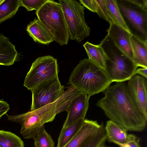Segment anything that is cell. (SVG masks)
<instances>
[{
	"label": "cell",
	"mask_w": 147,
	"mask_h": 147,
	"mask_svg": "<svg viewBox=\"0 0 147 147\" xmlns=\"http://www.w3.org/2000/svg\"><path fill=\"white\" fill-rule=\"evenodd\" d=\"M105 96L96 105L105 115L127 131H141L145 128L146 118L138 110L131 99L124 82H116L104 91Z\"/></svg>",
	"instance_id": "cell-1"
},
{
	"label": "cell",
	"mask_w": 147,
	"mask_h": 147,
	"mask_svg": "<svg viewBox=\"0 0 147 147\" xmlns=\"http://www.w3.org/2000/svg\"><path fill=\"white\" fill-rule=\"evenodd\" d=\"M78 92L71 85L67 87L63 94L53 103L24 113L7 115V117L9 121L21 124L20 134L24 138L34 139L45 123L52 121L56 115L66 111Z\"/></svg>",
	"instance_id": "cell-2"
},
{
	"label": "cell",
	"mask_w": 147,
	"mask_h": 147,
	"mask_svg": "<svg viewBox=\"0 0 147 147\" xmlns=\"http://www.w3.org/2000/svg\"><path fill=\"white\" fill-rule=\"evenodd\" d=\"M112 83L105 70L88 59H84L74 68L68 84L90 97L104 92Z\"/></svg>",
	"instance_id": "cell-3"
},
{
	"label": "cell",
	"mask_w": 147,
	"mask_h": 147,
	"mask_svg": "<svg viewBox=\"0 0 147 147\" xmlns=\"http://www.w3.org/2000/svg\"><path fill=\"white\" fill-rule=\"evenodd\" d=\"M100 44L109 58L105 71L112 82H124L135 75L138 67L114 45L107 36Z\"/></svg>",
	"instance_id": "cell-4"
},
{
	"label": "cell",
	"mask_w": 147,
	"mask_h": 147,
	"mask_svg": "<svg viewBox=\"0 0 147 147\" xmlns=\"http://www.w3.org/2000/svg\"><path fill=\"white\" fill-rule=\"evenodd\" d=\"M36 14L38 18L53 36L54 40L61 46L67 45L69 36L67 24L60 4L48 0Z\"/></svg>",
	"instance_id": "cell-5"
},
{
	"label": "cell",
	"mask_w": 147,
	"mask_h": 147,
	"mask_svg": "<svg viewBox=\"0 0 147 147\" xmlns=\"http://www.w3.org/2000/svg\"><path fill=\"white\" fill-rule=\"evenodd\" d=\"M58 1L66 22L69 38L80 42L89 36L90 32V28L85 19V7L76 0Z\"/></svg>",
	"instance_id": "cell-6"
},
{
	"label": "cell",
	"mask_w": 147,
	"mask_h": 147,
	"mask_svg": "<svg viewBox=\"0 0 147 147\" xmlns=\"http://www.w3.org/2000/svg\"><path fill=\"white\" fill-rule=\"evenodd\" d=\"M56 59L50 55L40 57L32 63L24 79V86L30 90L37 86L58 76Z\"/></svg>",
	"instance_id": "cell-7"
},
{
	"label": "cell",
	"mask_w": 147,
	"mask_h": 147,
	"mask_svg": "<svg viewBox=\"0 0 147 147\" xmlns=\"http://www.w3.org/2000/svg\"><path fill=\"white\" fill-rule=\"evenodd\" d=\"M31 91L32 94L31 111L54 102L65 91L58 76L42 83Z\"/></svg>",
	"instance_id": "cell-8"
},
{
	"label": "cell",
	"mask_w": 147,
	"mask_h": 147,
	"mask_svg": "<svg viewBox=\"0 0 147 147\" xmlns=\"http://www.w3.org/2000/svg\"><path fill=\"white\" fill-rule=\"evenodd\" d=\"M118 5L122 15L131 25L147 39V10L141 9L127 0L121 1Z\"/></svg>",
	"instance_id": "cell-9"
},
{
	"label": "cell",
	"mask_w": 147,
	"mask_h": 147,
	"mask_svg": "<svg viewBox=\"0 0 147 147\" xmlns=\"http://www.w3.org/2000/svg\"><path fill=\"white\" fill-rule=\"evenodd\" d=\"M126 84L128 93L134 104L147 118V78L135 74Z\"/></svg>",
	"instance_id": "cell-10"
},
{
	"label": "cell",
	"mask_w": 147,
	"mask_h": 147,
	"mask_svg": "<svg viewBox=\"0 0 147 147\" xmlns=\"http://www.w3.org/2000/svg\"><path fill=\"white\" fill-rule=\"evenodd\" d=\"M90 97L85 93L78 92L67 108V116L62 128L69 126L80 119H84Z\"/></svg>",
	"instance_id": "cell-11"
},
{
	"label": "cell",
	"mask_w": 147,
	"mask_h": 147,
	"mask_svg": "<svg viewBox=\"0 0 147 147\" xmlns=\"http://www.w3.org/2000/svg\"><path fill=\"white\" fill-rule=\"evenodd\" d=\"M107 36L114 45L124 54L132 61V53L130 38L132 34L114 23L110 24Z\"/></svg>",
	"instance_id": "cell-12"
},
{
	"label": "cell",
	"mask_w": 147,
	"mask_h": 147,
	"mask_svg": "<svg viewBox=\"0 0 147 147\" xmlns=\"http://www.w3.org/2000/svg\"><path fill=\"white\" fill-rule=\"evenodd\" d=\"M100 126L96 121L84 119L80 129L64 147H83L96 135Z\"/></svg>",
	"instance_id": "cell-13"
},
{
	"label": "cell",
	"mask_w": 147,
	"mask_h": 147,
	"mask_svg": "<svg viewBox=\"0 0 147 147\" xmlns=\"http://www.w3.org/2000/svg\"><path fill=\"white\" fill-rule=\"evenodd\" d=\"M132 60L138 67L147 68V39L132 34L130 38Z\"/></svg>",
	"instance_id": "cell-14"
},
{
	"label": "cell",
	"mask_w": 147,
	"mask_h": 147,
	"mask_svg": "<svg viewBox=\"0 0 147 147\" xmlns=\"http://www.w3.org/2000/svg\"><path fill=\"white\" fill-rule=\"evenodd\" d=\"M26 31L35 42L47 45L54 41L50 32L38 18H35L28 25Z\"/></svg>",
	"instance_id": "cell-15"
},
{
	"label": "cell",
	"mask_w": 147,
	"mask_h": 147,
	"mask_svg": "<svg viewBox=\"0 0 147 147\" xmlns=\"http://www.w3.org/2000/svg\"><path fill=\"white\" fill-rule=\"evenodd\" d=\"M19 54L9 38L0 34V65L9 66L16 62Z\"/></svg>",
	"instance_id": "cell-16"
},
{
	"label": "cell",
	"mask_w": 147,
	"mask_h": 147,
	"mask_svg": "<svg viewBox=\"0 0 147 147\" xmlns=\"http://www.w3.org/2000/svg\"><path fill=\"white\" fill-rule=\"evenodd\" d=\"M88 59L105 71L106 63L109 58L101 45H95L88 42L83 45Z\"/></svg>",
	"instance_id": "cell-17"
},
{
	"label": "cell",
	"mask_w": 147,
	"mask_h": 147,
	"mask_svg": "<svg viewBox=\"0 0 147 147\" xmlns=\"http://www.w3.org/2000/svg\"><path fill=\"white\" fill-rule=\"evenodd\" d=\"M105 129L107 140L109 142L119 146L127 142V131L113 121L110 120L108 121Z\"/></svg>",
	"instance_id": "cell-18"
},
{
	"label": "cell",
	"mask_w": 147,
	"mask_h": 147,
	"mask_svg": "<svg viewBox=\"0 0 147 147\" xmlns=\"http://www.w3.org/2000/svg\"><path fill=\"white\" fill-rule=\"evenodd\" d=\"M109 13L114 23L132 34L119 8L116 0H105Z\"/></svg>",
	"instance_id": "cell-19"
},
{
	"label": "cell",
	"mask_w": 147,
	"mask_h": 147,
	"mask_svg": "<svg viewBox=\"0 0 147 147\" xmlns=\"http://www.w3.org/2000/svg\"><path fill=\"white\" fill-rule=\"evenodd\" d=\"M84 119L79 120L73 125L62 128L58 139L57 147H64L81 128Z\"/></svg>",
	"instance_id": "cell-20"
},
{
	"label": "cell",
	"mask_w": 147,
	"mask_h": 147,
	"mask_svg": "<svg viewBox=\"0 0 147 147\" xmlns=\"http://www.w3.org/2000/svg\"><path fill=\"white\" fill-rule=\"evenodd\" d=\"M20 7V0H5L0 5V24L13 16Z\"/></svg>",
	"instance_id": "cell-21"
},
{
	"label": "cell",
	"mask_w": 147,
	"mask_h": 147,
	"mask_svg": "<svg viewBox=\"0 0 147 147\" xmlns=\"http://www.w3.org/2000/svg\"><path fill=\"white\" fill-rule=\"evenodd\" d=\"M0 147H24V144L21 139L14 134L1 130Z\"/></svg>",
	"instance_id": "cell-22"
},
{
	"label": "cell",
	"mask_w": 147,
	"mask_h": 147,
	"mask_svg": "<svg viewBox=\"0 0 147 147\" xmlns=\"http://www.w3.org/2000/svg\"><path fill=\"white\" fill-rule=\"evenodd\" d=\"M35 147H54V142L51 137L42 127L36 134L34 138Z\"/></svg>",
	"instance_id": "cell-23"
},
{
	"label": "cell",
	"mask_w": 147,
	"mask_h": 147,
	"mask_svg": "<svg viewBox=\"0 0 147 147\" xmlns=\"http://www.w3.org/2000/svg\"><path fill=\"white\" fill-rule=\"evenodd\" d=\"M107 140L106 132L103 123L96 135L83 147H102Z\"/></svg>",
	"instance_id": "cell-24"
},
{
	"label": "cell",
	"mask_w": 147,
	"mask_h": 147,
	"mask_svg": "<svg viewBox=\"0 0 147 147\" xmlns=\"http://www.w3.org/2000/svg\"><path fill=\"white\" fill-rule=\"evenodd\" d=\"M97 4L96 13L99 16L111 24L114 23L110 16L105 0H96Z\"/></svg>",
	"instance_id": "cell-25"
},
{
	"label": "cell",
	"mask_w": 147,
	"mask_h": 147,
	"mask_svg": "<svg viewBox=\"0 0 147 147\" xmlns=\"http://www.w3.org/2000/svg\"><path fill=\"white\" fill-rule=\"evenodd\" d=\"M48 0H20V6L24 7L27 11L38 10Z\"/></svg>",
	"instance_id": "cell-26"
},
{
	"label": "cell",
	"mask_w": 147,
	"mask_h": 147,
	"mask_svg": "<svg viewBox=\"0 0 147 147\" xmlns=\"http://www.w3.org/2000/svg\"><path fill=\"white\" fill-rule=\"evenodd\" d=\"M139 140V138L135 135L129 134L126 143L119 145V147H140Z\"/></svg>",
	"instance_id": "cell-27"
},
{
	"label": "cell",
	"mask_w": 147,
	"mask_h": 147,
	"mask_svg": "<svg viewBox=\"0 0 147 147\" xmlns=\"http://www.w3.org/2000/svg\"><path fill=\"white\" fill-rule=\"evenodd\" d=\"M79 1L83 6L90 11L94 13L96 12L97 4L96 0H80Z\"/></svg>",
	"instance_id": "cell-28"
},
{
	"label": "cell",
	"mask_w": 147,
	"mask_h": 147,
	"mask_svg": "<svg viewBox=\"0 0 147 147\" xmlns=\"http://www.w3.org/2000/svg\"><path fill=\"white\" fill-rule=\"evenodd\" d=\"M10 108L9 105L7 102L0 100V118L6 114Z\"/></svg>",
	"instance_id": "cell-29"
},
{
	"label": "cell",
	"mask_w": 147,
	"mask_h": 147,
	"mask_svg": "<svg viewBox=\"0 0 147 147\" xmlns=\"http://www.w3.org/2000/svg\"><path fill=\"white\" fill-rule=\"evenodd\" d=\"M127 1L141 9L147 10V0H127Z\"/></svg>",
	"instance_id": "cell-30"
},
{
	"label": "cell",
	"mask_w": 147,
	"mask_h": 147,
	"mask_svg": "<svg viewBox=\"0 0 147 147\" xmlns=\"http://www.w3.org/2000/svg\"><path fill=\"white\" fill-rule=\"evenodd\" d=\"M147 68H139L136 69L135 74H138L147 78Z\"/></svg>",
	"instance_id": "cell-31"
},
{
	"label": "cell",
	"mask_w": 147,
	"mask_h": 147,
	"mask_svg": "<svg viewBox=\"0 0 147 147\" xmlns=\"http://www.w3.org/2000/svg\"><path fill=\"white\" fill-rule=\"evenodd\" d=\"M5 0H0V5Z\"/></svg>",
	"instance_id": "cell-32"
},
{
	"label": "cell",
	"mask_w": 147,
	"mask_h": 147,
	"mask_svg": "<svg viewBox=\"0 0 147 147\" xmlns=\"http://www.w3.org/2000/svg\"><path fill=\"white\" fill-rule=\"evenodd\" d=\"M105 147L104 146H103V147Z\"/></svg>",
	"instance_id": "cell-33"
}]
</instances>
